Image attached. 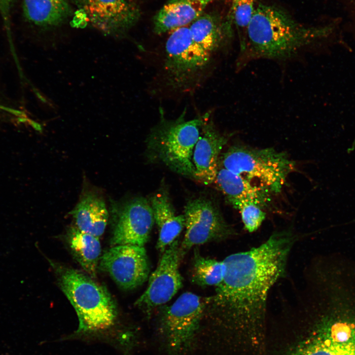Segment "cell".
Segmentation results:
<instances>
[{"mask_svg": "<svg viewBox=\"0 0 355 355\" xmlns=\"http://www.w3.org/2000/svg\"><path fill=\"white\" fill-rule=\"evenodd\" d=\"M117 215L111 245L144 246L155 223L149 201L143 198L133 199L124 205Z\"/></svg>", "mask_w": 355, "mask_h": 355, "instance_id": "cell-13", "label": "cell"}, {"mask_svg": "<svg viewBox=\"0 0 355 355\" xmlns=\"http://www.w3.org/2000/svg\"><path fill=\"white\" fill-rule=\"evenodd\" d=\"M80 231L99 238L104 233L108 218L104 200L93 193H87L70 213Z\"/></svg>", "mask_w": 355, "mask_h": 355, "instance_id": "cell-19", "label": "cell"}, {"mask_svg": "<svg viewBox=\"0 0 355 355\" xmlns=\"http://www.w3.org/2000/svg\"><path fill=\"white\" fill-rule=\"evenodd\" d=\"M67 238L75 260L89 276L96 277L101 254L99 238L83 232L76 226L69 229Z\"/></svg>", "mask_w": 355, "mask_h": 355, "instance_id": "cell-21", "label": "cell"}, {"mask_svg": "<svg viewBox=\"0 0 355 355\" xmlns=\"http://www.w3.org/2000/svg\"><path fill=\"white\" fill-rule=\"evenodd\" d=\"M99 268L106 272L118 286L131 290L147 280L150 264L144 246H112L101 257Z\"/></svg>", "mask_w": 355, "mask_h": 355, "instance_id": "cell-12", "label": "cell"}, {"mask_svg": "<svg viewBox=\"0 0 355 355\" xmlns=\"http://www.w3.org/2000/svg\"><path fill=\"white\" fill-rule=\"evenodd\" d=\"M257 4L256 0H232L231 16L239 33L242 53L245 49L247 28Z\"/></svg>", "mask_w": 355, "mask_h": 355, "instance_id": "cell-23", "label": "cell"}, {"mask_svg": "<svg viewBox=\"0 0 355 355\" xmlns=\"http://www.w3.org/2000/svg\"><path fill=\"white\" fill-rule=\"evenodd\" d=\"M314 273H322V272H314ZM326 274H327V273H326ZM331 275H332V274H331Z\"/></svg>", "mask_w": 355, "mask_h": 355, "instance_id": "cell-26", "label": "cell"}, {"mask_svg": "<svg viewBox=\"0 0 355 355\" xmlns=\"http://www.w3.org/2000/svg\"><path fill=\"white\" fill-rule=\"evenodd\" d=\"M300 238L291 228L276 231L260 245L222 260L223 279L208 297L205 311L215 325L252 343L262 340L269 291L286 276L289 254Z\"/></svg>", "mask_w": 355, "mask_h": 355, "instance_id": "cell-1", "label": "cell"}, {"mask_svg": "<svg viewBox=\"0 0 355 355\" xmlns=\"http://www.w3.org/2000/svg\"><path fill=\"white\" fill-rule=\"evenodd\" d=\"M162 110L160 121L148 137L149 150L155 158L174 172L194 178L193 151L200 130L210 113L187 120L184 118V111L178 118L168 120L163 116Z\"/></svg>", "mask_w": 355, "mask_h": 355, "instance_id": "cell-5", "label": "cell"}, {"mask_svg": "<svg viewBox=\"0 0 355 355\" xmlns=\"http://www.w3.org/2000/svg\"><path fill=\"white\" fill-rule=\"evenodd\" d=\"M23 10L28 21L42 27L59 25L71 12L68 0H23Z\"/></svg>", "mask_w": 355, "mask_h": 355, "instance_id": "cell-20", "label": "cell"}, {"mask_svg": "<svg viewBox=\"0 0 355 355\" xmlns=\"http://www.w3.org/2000/svg\"><path fill=\"white\" fill-rule=\"evenodd\" d=\"M79 24H89L103 33L122 36L138 20L140 11L131 0H72Z\"/></svg>", "mask_w": 355, "mask_h": 355, "instance_id": "cell-10", "label": "cell"}, {"mask_svg": "<svg viewBox=\"0 0 355 355\" xmlns=\"http://www.w3.org/2000/svg\"><path fill=\"white\" fill-rule=\"evenodd\" d=\"M328 28L307 26L274 5L257 4L243 52L250 59L285 60L326 36Z\"/></svg>", "mask_w": 355, "mask_h": 355, "instance_id": "cell-4", "label": "cell"}, {"mask_svg": "<svg viewBox=\"0 0 355 355\" xmlns=\"http://www.w3.org/2000/svg\"><path fill=\"white\" fill-rule=\"evenodd\" d=\"M207 301L208 297L186 292L162 308L159 330L169 355H186L192 349Z\"/></svg>", "mask_w": 355, "mask_h": 355, "instance_id": "cell-8", "label": "cell"}, {"mask_svg": "<svg viewBox=\"0 0 355 355\" xmlns=\"http://www.w3.org/2000/svg\"><path fill=\"white\" fill-rule=\"evenodd\" d=\"M214 0H171L155 15L154 31L158 35L189 26Z\"/></svg>", "mask_w": 355, "mask_h": 355, "instance_id": "cell-17", "label": "cell"}, {"mask_svg": "<svg viewBox=\"0 0 355 355\" xmlns=\"http://www.w3.org/2000/svg\"><path fill=\"white\" fill-rule=\"evenodd\" d=\"M261 207L253 203H245L237 209L239 211L244 229L249 233L257 231L266 217Z\"/></svg>", "mask_w": 355, "mask_h": 355, "instance_id": "cell-24", "label": "cell"}, {"mask_svg": "<svg viewBox=\"0 0 355 355\" xmlns=\"http://www.w3.org/2000/svg\"><path fill=\"white\" fill-rule=\"evenodd\" d=\"M15 0H0V14L6 27H9L10 11Z\"/></svg>", "mask_w": 355, "mask_h": 355, "instance_id": "cell-25", "label": "cell"}, {"mask_svg": "<svg viewBox=\"0 0 355 355\" xmlns=\"http://www.w3.org/2000/svg\"><path fill=\"white\" fill-rule=\"evenodd\" d=\"M355 297L317 293L296 301L287 315L301 336L281 355H355Z\"/></svg>", "mask_w": 355, "mask_h": 355, "instance_id": "cell-2", "label": "cell"}, {"mask_svg": "<svg viewBox=\"0 0 355 355\" xmlns=\"http://www.w3.org/2000/svg\"><path fill=\"white\" fill-rule=\"evenodd\" d=\"M51 264L79 321L77 329L61 340L104 343L122 355H132L137 335L132 329L119 326L116 305L107 289L80 271L53 262Z\"/></svg>", "mask_w": 355, "mask_h": 355, "instance_id": "cell-3", "label": "cell"}, {"mask_svg": "<svg viewBox=\"0 0 355 355\" xmlns=\"http://www.w3.org/2000/svg\"><path fill=\"white\" fill-rule=\"evenodd\" d=\"M232 18L223 22L215 16L202 14L188 27L194 41L213 55L232 37Z\"/></svg>", "mask_w": 355, "mask_h": 355, "instance_id": "cell-18", "label": "cell"}, {"mask_svg": "<svg viewBox=\"0 0 355 355\" xmlns=\"http://www.w3.org/2000/svg\"><path fill=\"white\" fill-rule=\"evenodd\" d=\"M149 202L159 232L156 247L162 253L177 239L183 230L184 216L183 214L176 213L169 193L165 189L162 188L153 194Z\"/></svg>", "mask_w": 355, "mask_h": 355, "instance_id": "cell-15", "label": "cell"}, {"mask_svg": "<svg viewBox=\"0 0 355 355\" xmlns=\"http://www.w3.org/2000/svg\"><path fill=\"white\" fill-rule=\"evenodd\" d=\"M223 168L251 181L256 179L269 191L279 193L295 163L284 152L272 148L234 146L222 155Z\"/></svg>", "mask_w": 355, "mask_h": 355, "instance_id": "cell-7", "label": "cell"}, {"mask_svg": "<svg viewBox=\"0 0 355 355\" xmlns=\"http://www.w3.org/2000/svg\"><path fill=\"white\" fill-rule=\"evenodd\" d=\"M191 271L193 283L200 286L218 285L224 274L223 261L202 256L197 248L195 249Z\"/></svg>", "mask_w": 355, "mask_h": 355, "instance_id": "cell-22", "label": "cell"}, {"mask_svg": "<svg viewBox=\"0 0 355 355\" xmlns=\"http://www.w3.org/2000/svg\"><path fill=\"white\" fill-rule=\"evenodd\" d=\"M184 255L177 239L162 253L156 268L149 278L146 290L136 301L135 306L150 314L176 294L182 286L179 266Z\"/></svg>", "mask_w": 355, "mask_h": 355, "instance_id": "cell-11", "label": "cell"}, {"mask_svg": "<svg viewBox=\"0 0 355 355\" xmlns=\"http://www.w3.org/2000/svg\"><path fill=\"white\" fill-rule=\"evenodd\" d=\"M205 120L195 146L192 161L194 178L206 185L215 181L218 171V159L229 137L221 134L212 120Z\"/></svg>", "mask_w": 355, "mask_h": 355, "instance_id": "cell-14", "label": "cell"}, {"mask_svg": "<svg viewBox=\"0 0 355 355\" xmlns=\"http://www.w3.org/2000/svg\"><path fill=\"white\" fill-rule=\"evenodd\" d=\"M227 200L238 209L245 203H253L261 207L268 201L269 191L253 184L242 176L222 168L219 169L215 180Z\"/></svg>", "mask_w": 355, "mask_h": 355, "instance_id": "cell-16", "label": "cell"}, {"mask_svg": "<svg viewBox=\"0 0 355 355\" xmlns=\"http://www.w3.org/2000/svg\"><path fill=\"white\" fill-rule=\"evenodd\" d=\"M171 32L165 45L163 69L166 82L175 91H191L205 78L212 55L194 41L188 26Z\"/></svg>", "mask_w": 355, "mask_h": 355, "instance_id": "cell-6", "label": "cell"}, {"mask_svg": "<svg viewBox=\"0 0 355 355\" xmlns=\"http://www.w3.org/2000/svg\"><path fill=\"white\" fill-rule=\"evenodd\" d=\"M183 215L186 231L180 248L184 255L195 246L224 241L236 235L216 205L208 198L189 201Z\"/></svg>", "mask_w": 355, "mask_h": 355, "instance_id": "cell-9", "label": "cell"}]
</instances>
